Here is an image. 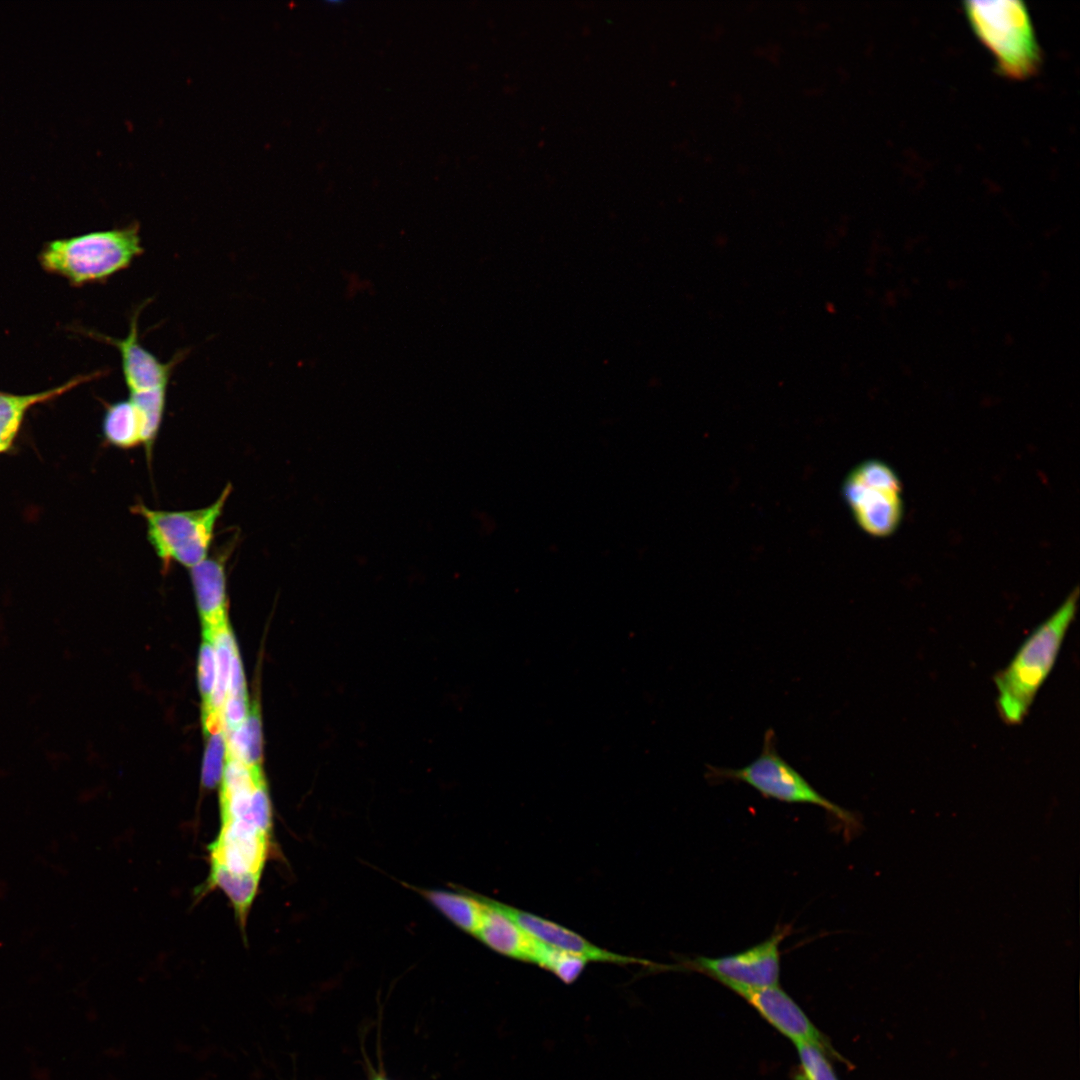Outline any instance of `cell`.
I'll list each match as a JSON object with an SVG mask.
<instances>
[{"label": "cell", "instance_id": "cell-4", "mask_svg": "<svg viewBox=\"0 0 1080 1080\" xmlns=\"http://www.w3.org/2000/svg\"><path fill=\"white\" fill-rule=\"evenodd\" d=\"M710 783L743 782L762 796L790 804L819 806L837 819L847 836L860 826L857 816L821 795L793 766L782 758L776 747V735L768 728L763 737L761 752L748 765L725 768L707 765L705 774Z\"/></svg>", "mask_w": 1080, "mask_h": 1080}, {"label": "cell", "instance_id": "cell-22", "mask_svg": "<svg viewBox=\"0 0 1080 1080\" xmlns=\"http://www.w3.org/2000/svg\"><path fill=\"white\" fill-rule=\"evenodd\" d=\"M248 713L247 696H227L222 708L225 732L232 731L243 724Z\"/></svg>", "mask_w": 1080, "mask_h": 1080}, {"label": "cell", "instance_id": "cell-8", "mask_svg": "<svg viewBox=\"0 0 1080 1080\" xmlns=\"http://www.w3.org/2000/svg\"><path fill=\"white\" fill-rule=\"evenodd\" d=\"M730 989L743 997L769 1024L796 1045L814 1046L827 1057L848 1063L797 1003L778 985L765 988L733 986Z\"/></svg>", "mask_w": 1080, "mask_h": 1080}, {"label": "cell", "instance_id": "cell-12", "mask_svg": "<svg viewBox=\"0 0 1080 1080\" xmlns=\"http://www.w3.org/2000/svg\"><path fill=\"white\" fill-rule=\"evenodd\" d=\"M484 905L481 924L474 936L504 956L530 962L534 938L503 913L493 899L479 895Z\"/></svg>", "mask_w": 1080, "mask_h": 1080}, {"label": "cell", "instance_id": "cell-18", "mask_svg": "<svg viewBox=\"0 0 1080 1080\" xmlns=\"http://www.w3.org/2000/svg\"><path fill=\"white\" fill-rule=\"evenodd\" d=\"M530 963L552 972L566 984H571L583 972L588 961L582 957L550 947L535 939Z\"/></svg>", "mask_w": 1080, "mask_h": 1080}, {"label": "cell", "instance_id": "cell-9", "mask_svg": "<svg viewBox=\"0 0 1080 1080\" xmlns=\"http://www.w3.org/2000/svg\"><path fill=\"white\" fill-rule=\"evenodd\" d=\"M495 905L518 924L527 934L537 941L558 950L579 956L589 961L615 964H643L651 962L644 959L616 954L587 941L581 935L541 918L529 912L517 909L494 900Z\"/></svg>", "mask_w": 1080, "mask_h": 1080}, {"label": "cell", "instance_id": "cell-5", "mask_svg": "<svg viewBox=\"0 0 1080 1080\" xmlns=\"http://www.w3.org/2000/svg\"><path fill=\"white\" fill-rule=\"evenodd\" d=\"M231 490L228 484L212 504L193 510L133 506L132 512L145 520L147 539L164 568L176 563L190 569L209 556L216 524Z\"/></svg>", "mask_w": 1080, "mask_h": 1080}, {"label": "cell", "instance_id": "cell-6", "mask_svg": "<svg viewBox=\"0 0 1080 1080\" xmlns=\"http://www.w3.org/2000/svg\"><path fill=\"white\" fill-rule=\"evenodd\" d=\"M902 485L895 471L879 460L858 464L847 475L842 494L858 526L874 537L899 527L904 512Z\"/></svg>", "mask_w": 1080, "mask_h": 1080}, {"label": "cell", "instance_id": "cell-17", "mask_svg": "<svg viewBox=\"0 0 1080 1080\" xmlns=\"http://www.w3.org/2000/svg\"><path fill=\"white\" fill-rule=\"evenodd\" d=\"M259 710L253 706L243 724L226 732L227 757L237 759L250 768H261L262 729Z\"/></svg>", "mask_w": 1080, "mask_h": 1080}, {"label": "cell", "instance_id": "cell-16", "mask_svg": "<svg viewBox=\"0 0 1080 1080\" xmlns=\"http://www.w3.org/2000/svg\"><path fill=\"white\" fill-rule=\"evenodd\" d=\"M210 634L216 656L215 688L209 704L203 708V715H222V708L228 694V682L232 655L237 648L228 620L214 628H203Z\"/></svg>", "mask_w": 1080, "mask_h": 1080}, {"label": "cell", "instance_id": "cell-7", "mask_svg": "<svg viewBox=\"0 0 1080 1080\" xmlns=\"http://www.w3.org/2000/svg\"><path fill=\"white\" fill-rule=\"evenodd\" d=\"M790 927H777L769 938L744 951L711 958L698 956L684 962L686 969L705 973L728 988H765L778 985L780 944Z\"/></svg>", "mask_w": 1080, "mask_h": 1080}, {"label": "cell", "instance_id": "cell-2", "mask_svg": "<svg viewBox=\"0 0 1080 1080\" xmlns=\"http://www.w3.org/2000/svg\"><path fill=\"white\" fill-rule=\"evenodd\" d=\"M137 223L95 231L47 244L40 255L42 266L74 285L104 281L130 267L142 255Z\"/></svg>", "mask_w": 1080, "mask_h": 1080}, {"label": "cell", "instance_id": "cell-23", "mask_svg": "<svg viewBox=\"0 0 1080 1080\" xmlns=\"http://www.w3.org/2000/svg\"><path fill=\"white\" fill-rule=\"evenodd\" d=\"M227 696H247L244 671L238 648L235 649L231 659Z\"/></svg>", "mask_w": 1080, "mask_h": 1080}, {"label": "cell", "instance_id": "cell-1", "mask_svg": "<svg viewBox=\"0 0 1080 1080\" xmlns=\"http://www.w3.org/2000/svg\"><path fill=\"white\" fill-rule=\"evenodd\" d=\"M1079 591L1075 588L1018 648L1008 665L994 676L997 707L1009 725L1021 723L1051 673L1067 631L1073 622Z\"/></svg>", "mask_w": 1080, "mask_h": 1080}, {"label": "cell", "instance_id": "cell-10", "mask_svg": "<svg viewBox=\"0 0 1080 1080\" xmlns=\"http://www.w3.org/2000/svg\"><path fill=\"white\" fill-rule=\"evenodd\" d=\"M140 310L141 306L133 312L129 332L124 338H107L120 353L123 378L129 394L167 390L172 371L181 359L177 355L169 362H162L141 344L138 334Z\"/></svg>", "mask_w": 1080, "mask_h": 1080}, {"label": "cell", "instance_id": "cell-11", "mask_svg": "<svg viewBox=\"0 0 1080 1080\" xmlns=\"http://www.w3.org/2000/svg\"><path fill=\"white\" fill-rule=\"evenodd\" d=\"M227 552L229 551L208 556L189 569L203 628H214L227 621Z\"/></svg>", "mask_w": 1080, "mask_h": 1080}, {"label": "cell", "instance_id": "cell-20", "mask_svg": "<svg viewBox=\"0 0 1080 1080\" xmlns=\"http://www.w3.org/2000/svg\"><path fill=\"white\" fill-rule=\"evenodd\" d=\"M802 1080H839L828 1057L818 1048L797 1044Z\"/></svg>", "mask_w": 1080, "mask_h": 1080}, {"label": "cell", "instance_id": "cell-19", "mask_svg": "<svg viewBox=\"0 0 1080 1080\" xmlns=\"http://www.w3.org/2000/svg\"><path fill=\"white\" fill-rule=\"evenodd\" d=\"M208 734L202 765V784L205 788H214L221 780L227 758L226 732L224 728Z\"/></svg>", "mask_w": 1080, "mask_h": 1080}, {"label": "cell", "instance_id": "cell-3", "mask_svg": "<svg viewBox=\"0 0 1080 1080\" xmlns=\"http://www.w3.org/2000/svg\"><path fill=\"white\" fill-rule=\"evenodd\" d=\"M963 10L973 32L990 50L1002 75L1025 79L1037 72L1041 49L1024 2L965 1Z\"/></svg>", "mask_w": 1080, "mask_h": 1080}, {"label": "cell", "instance_id": "cell-15", "mask_svg": "<svg viewBox=\"0 0 1080 1080\" xmlns=\"http://www.w3.org/2000/svg\"><path fill=\"white\" fill-rule=\"evenodd\" d=\"M102 431L105 440L120 449L144 446V430L140 414L127 398L107 406Z\"/></svg>", "mask_w": 1080, "mask_h": 1080}, {"label": "cell", "instance_id": "cell-24", "mask_svg": "<svg viewBox=\"0 0 1080 1080\" xmlns=\"http://www.w3.org/2000/svg\"><path fill=\"white\" fill-rule=\"evenodd\" d=\"M375 1080H384V1079H382V1078H376Z\"/></svg>", "mask_w": 1080, "mask_h": 1080}, {"label": "cell", "instance_id": "cell-21", "mask_svg": "<svg viewBox=\"0 0 1080 1080\" xmlns=\"http://www.w3.org/2000/svg\"><path fill=\"white\" fill-rule=\"evenodd\" d=\"M203 636L198 661V682L204 708L209 704L215 688L216 656L210 634L203 631Z\"/></svg>", "mask_w": 1080, "mask_h": 1080}, {"label": "cell", "instance_id": "cell-14", "mask_svg": "<svg viewBox=\"0 0 1080 1080\" xmlns=\"http://www.w3.org/2000/svg\"><path fill=\"white\" fill-rule=\"evenodd\" d=\"M418 891L458 928L476 934L484 911L479 894L464 888L455 892L430 889Z\"/></svg>", "mask_w": 1080, "mask_h": 1080}, {"label": "cell", "instance_id": "cell-13", "mask_svg": "<svg viewBox=\"0 0 1080 1080\" xmlns=\"http://www.w3.org/2000/svg\"><path fill=\"white\" fill-rule=\"evenodd\" d=\"M101 373L81 375L48 391L13 395L0 393V453L8 450L16 438L26 412L34 405L62 395L77 385L90 381Z\"/></svg>", "mask_w": 1080, "mask_h": 1080}]
</instances>
